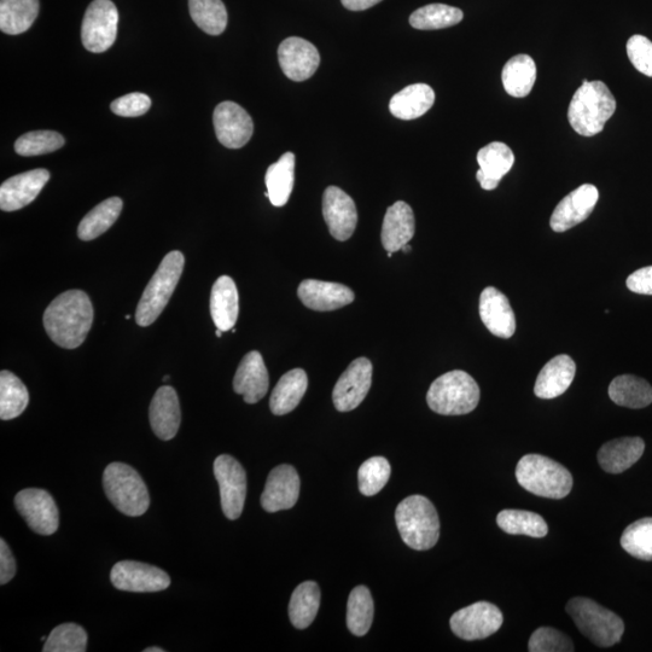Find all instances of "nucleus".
<instances>
[{"mask_svg": "<svg viewBox=\"0 0 652 652\" xmlns=\"http://www.w3.org/2000/svg\"><path fill=\"white\" fill-rule=\"evenodd\" d=\"M44 328L52 342L64 349L83 345L93 323V307L83 290L58 295L44 313Z\"/></svg>", "mask_w": 652, "mask_h": 652, "instance_id": "1", "label": "nucleus"}, {"mask_svg": "<svg viewBox=\"0 0 652 652\" xmlns=\"http://www.w3.org/2000/svg\"><path fill=\"white\" fill-rule=\"evenodd\" d=\"M616 100L603 81H582L568 108V119L576 133L593 137L603 131L614 115Z\"/></svg>", "mask_w": 652, "mask_h": 652, "instance_id": "2", "label": "nucleus"}, {"mask_svg": "<svg viewBox=\"0 0 652 652\" xmlns=\"http://www.w3.org/2000/svg\"><path fill=\"white\" fill-rule=\"evenodd\" d=\"M395 522L404 543L416 551H427L438 543L440 520L435 506L426 497L411 496L398 505Z\"/></svg>", "mask_w": 652, "mask_h": 652, "instance_id": "3", "label": "nucleus"}, {"mask_svg": "<svg viewBox=\"0 0 652 652\" xmlns=\"http://www.w3.org/2000/svg\"><path fill=\"white\" fill-rule=\"evenodd\" d=\"M521 487L535 496L563 499L572 492L573 476L562 464L541 454H527L516 468Z\"/></svg>", "mask_w": 652, "mask_h": 652, "instance_id": "4", "label": "nucleus"}, {"mask_svg": "<svg viewBox=\"0 0 652 652\" xmlns=\"http://www.w3.org/2000/svg\"><path fill=\"white\" fill-rule=\"evenodd\" d=\"M480 387L467 372L454 370L436 378L427 394L430 410L442 416L473 412L480 401Z\"/></svg>", "mask_w": 652, "mask_h": 652, "instance_id": "5", "label": "nucleus"}, {"mask_svg": "<svg viewBox=\"0 0 652 652\" xmlns=\"http://www.w3.org/2000/svg\"><path fill=\"white\" fill-rule=\"evenodd\" d=\"M184 265V255L178 250L167 254L162 260L139 301L136 311L139 326L147 328L161 316L183 275Z\"/></svg>", "mask_w": 652, "mask_h": 652, "instance_id": "6", "label": "nucleus"}, {"mask_svg": "<svg viewBox=\"0 0 652 652\" xmlns=\"http://www.w3.org/2000/svg\"><path fill=\"white\" fill-rule=\"evenodd\" d=\"M567 613L572 616L579 631L601 648H610L619 643L625 632V624L620 616L590 598L570 599Z\"/></svg>", "mask_w": 652, "mask_h": 652, "instance_id": "7", "label": "nucleus"}, {"mask_svg": "<svg viewBox=\"0 0 652 652\" xmlns=\"http://www.w3.org/2000/svg\"><path fill=\"white\" fill-rule=\"evenodd\" d=\"M103 487L110 503L122 514L137 517L148 511V487L130 465L119 462L109 464L104 470Z\"/></svg>", "mask_w": 652, "mask_h": 652, "instance_id": "8", "label": "nucleus"}, {"mask_svg": "<svg viewBox=\"0 0 652 652\" xmlns=\"http://www.w3.org/2000/svg\"><path fill=\"white\" fill-rule=\"evenodd\" d=\"M118 26L119 11L112 0H93L81 25V42L87 51L101 54L112 48Z\"/></svg>", "mask_w": 652, "mask_h": 652, "instance_id": "9", "label": "nucleus"}, {"mask_svg": "<svg viewBox=\"0 0 652 652\" xmlns=\"http://www.w3.org/2000/svg\"><path fill=\"white\" fill-rule=\"evenodd\" d=\"M214 475L220 487L221 509L231 521L240 518L247 498V474L240 462L221 454L214 462Z\"/></svg>", "mask_w": 652, "mask_h": 652, "instance_id": "10", "label": "nucleus"}, {"mask_svg": "<svg viewBox=\"0 0 652 652\" xmlns=\"http://www.w3.org/2000/svg\"><path fill=\"white\" fill-rule=\"evenodd\" d=\"M503 622V613L497 605L477 602L454 613L450 625L458 638L473 642L491 637L499 631Z\"/></svg>", "mask_w": 652, "mask_h": 652, "instance_id": "11", "label": "nucleus"}, {"mask_svg": "<svg viewBox=\"0 0 652 652\" xmlns=\"http://www.w3.org/2000/svg\"><path fill=\"white\" fill-rule=\"evenodd\" d=\"M15 506L33 532L51 535L60 526V514L55 500L44 489H23L15 497Z\"/></svg>", "mask_w": 652, "mask_h": 652, "instance_id": "12", "label": "nucleus"}, {"mask_svg": "<svg viewBox=\"0 0 652 652\" xmlns=\"http://www.w3.org/2000/svg\"><path fill=\"white\" fill-rule=\"evenodd\" d=\"M110 579L116 589L126 592H160L171 586L165 570L136 561L116 563Z\"/></svg>", "mask_w": 652, "mask_h": 652, "instance_id": "13", "label": "nucleus"}, {"mask_svg": "<svg viewBox=\"0 0 652 652\" xmlns=\"http://www.w3.org/2000/svg\"><path fill=\"white\" fill-rule=\"evenodd\" d=\"M213 122L215 135L226 148H243L253 136L252 116L235 102L220 103L214 110Z\"/></svg>", "mask_w": 652, "mask_h": 652, "instance_id": "14", "label": "nucleus"}, {"mask_svg": "<svg viewBox=\"0 0 652 652\" xmlns=\"http://www.w3.org/2000/svg\"><path fill=\"white\" fill-rule=\"evenodd\" d=\"M372 383V364L368 358L355 359L335 384L333 401L337 411L357 409L368 395Z\"/></svg>", "mask_w": 652, "mask_h": 652, "instance_id": "15", "label": "nucleus"}, {"mask_svg": "<svg viewBox=\"0 0 652 652\" xmlns=\"http://www.w3.org/2000/svg\"><path fill=\"white\" fill-rule=\"evenodd\" d=\"M323 217L331 236L337 241H348L357 229V206L352 197L337 186H329L324 191Z\"/></svg>", "mask_w": 652, "mask_h": 652, "instance_id": "16", "label": "nucleus"}, {"mask_svg": "<svg viewBox=\"0 0 652 652\" xmlns=\"http://www.w3.org/2000/svg\"><path fill=\"white\" fill-rule=\"evenodd\" d=\"M278 60L285 77L301 83L312 78L317 72L320 55L312 43L302 38L291 37L279 45Z\"/></svg>", "mask_w": 652, "mask_h": 652, "instance_id": "17", "label": "nucleus"}, {"mask_svg": "<svg viewBox=\"0 0 652 652\" xmlns=\"http://www.w3.org/2000/svg\"><path fill=\"white\" fill-rule=\"evenodd\" d=\"M599 200V191L595 185L584 184L558 203L552 213L550 225L555 232L573 229L590 217Z\"/></svg>", "mask_w": 652, "mask_h": 652, "instance_id": "18", "label": "nucleus"}, {"mask_svg": "<svg viewBox=\"0 0 652 652\" xmlns=\"http://www.w3.org/2000/svg\"><path fill=\"white\" fill-rule=\"evenodd\" d=\"M300 496V477L291 465L283 464L273 469L267 477L261 505L267 512L289 510L298 503Z\"/></svg>", "mask_w": 652, "mask_h": 652, "instance_id": "19", "label": "nucleus"}, {"mask_svg": "<svg viewBox=\"0 0 652 652\" xmlns=\"http://www.w3.org/2000/svg\"><path fill=\"white\" fill-rule=\"evenodd\" d=\"M49 179V171L38 168L5 180L0 186V208L4 212H15L31 205Z\"/></svg>", "mask_w": 652, "mask_h": 652, "instance_id": "20", "label": "nucleus"}, {"mask_svg": "<svg viewBox=\"0 0 652 652\" xmlns=\"http://www.w3.org/2000/svg\"><path fill=\"white\" fill-rule=\"evenodd\" d=\"M299 299L310 310L330 312L351 305L355 295L346 285L306 279L298 289Z\"/></svg>", "mask_w": 652, "mask_h": 652, "instance_id": "21", "label": "nucleus"}, {"mask_svg": "<svg viewBox=\"0 0 652 652\" xmlns=\"http://www.w3.org/2000/svg\"><path fill=\"white\" fill-rule=\"evenodd\" d=\"M480 317L489 333L510 339L516 331L515 313L508 298L497 288L488 287L480 296Z\"/></svg>", "mask_w": 652, "mask_h": 652, "instance_id": "22", "label": "nucleus"}, {"mask_svg": "<svg viewBox=\"0 0 652 652\" xmlns=\"http://www.w3.org/2000/svg\"><path fill=\"white\" fill-rule=\"evenodd\" d=\"M269 386V371L263 355L256 351L244 355L234 378L235 392L242 395L247 404L252 405L265 397Z\"/></svg>", "mask_w": 652, "mask_h": 652, "instance_id": "23", "label": "nucleus"}, {"mask_svg": "<svg viewBox=\"0 0 652 652\" xmlns=\"http://www.w3.org/2000/svg\"><path fill=\"white\" fill-rule=\"evenodd\" d=\"M150 426L162 441H170L177 435L182 413L176 389L163 386L157 389L149 409Z\"/></svg>", "mask_w": 652, "mask_h": 652, "instance_id": "24", "label": "nucleus"}, {"mask_svg": "<svg viewBox=\"0 0 652 652\" xmlns=\"http://www.w3.org/2000/svg\"><path fill=\"white\" fill-rule=\"evenodd\" d=\"M416 232L415 214L404 201L388 208L382 225L381 240L387 252L395 253L409 244Z\"/></svg>", "mask_w": 652, "mask_h": 652, "instance_id": "25", "label": "nucleus"}, {"mask_svg": "<svg viewBox=\"0 0 652 652\" xmlns=\"http://www.w3.org/2000/svg\"><path fill=\"white\" fill-rule=\"evenodd\" d=\"M480 170L476 173L483 190L492 191L498 188L502 179L511 171L515 163V155L508 145L493 142L482 148L477 154Z\"/></svg>", "mask_w": 652, "mask_h": 652, "instance_id": "26", "label": "nucleus"}, {"mask_svg": "<svg viewBox=\"0 0 652 652\" xmlns=\"http://www.w3.org/2000/svg\"><path fill=\"white\" fill-rule=\"evenodd\" d=\"M576 372L574 360L561 354L550 360L535 382L534 393L540 399H555L566 393Z\"/></svg>", "mask_w": 652, "mask_h": 652, "instance_id": "27", "label": "nucleus"}, {"mask_svg": "<svg viewBox=\"0 0 652 652\" xmlns=\"http://www.w3.org/2000/svg\"><path fill=\"white\" fill-rule=\"evenodd\" d=\"M240 314V298L234 279L221 276L215 281L211 293V316L217 329H234Z\"/></svg>", "mask_w": 652, "mask_h": 652, "instance_id": "28", "label": "nucleus"}, {"mask_svg": "<svg viewBox=\"0 0 652 652\" xmlns=\"http://www.w3.org/2000/svg\"><path fill=\"white\" fill-rule=\"evenodd\" d=\"M645 451L640 438H620L607 442L598 451V463L609 474H622L633 467Z\"/></svg>", "mask_w": 652, "mask_h": 652, "instance_id": "29", "label": "nucleus"}, {"mask_svg": "<svg viewBox=\"0 0 652 652\" xmlns=\"http://www.w3.org/2000/svg\"><path fill=\"white\" fill-rule=\"evenodd\" d=\"M435 92L427 84H415L405 87L393 96L389 110L400 120H415L421 118L434 106Z\"/></svg>", "mask_w": 652, "mask_h": 652, "instance_id": "30", "label": "nucleus"}, {"mask_svg": "<svg viewBox=\"0 0 652 652\" xmlns=\"http://www.w3.org/2000/svg\"><path fill=\"white\" fill-rule=\"evenodd\" d=\"M308 388V377L305 370L294 369L283 375L273 389L270 399V409L275 416H284L301 403Z\"/></svg>", "mask_w": 652, "mask_h": 652, "instance_id": "31", "label": "nucleus"}, {"mask_svg": "<svg viewBox=\"0 0 652 652\" xmlns=\"http://www.w3.org/2000/svg\"><path fill=\"white\" fill-rule=\"evenodd\" d=\"M295 155L285 153L281 159L267 168L265 196L273 206L287 205L295 183Z\"/></svg>", "mask_w": 652, "mask_h": 652, "instance_id": "32", "label": "nucleus"}, {"mask_svg": "<svg viewBox=\"0 0 652 652\" xmlns=\"http://www.w3.org/2000/svg\"><path fill=\"white\" fill-rule=\"evenodd\" d=\"M609 397L616 405L628 409H644L652 404V387L643 378L622 375L610 383Z\"/></svg>", "mask_w": 652, "mask_h": 652, "instance_id": "33", "label": "nucleus"}, {"mask_svg": "<svg viewBox=\"0 0 652 652\" xmlns=\"http://www.w3.org/2000/svg\"><path fill=\"white\" fill-rule=\"evenodd\" d=\"M506 92L515 98H523L533 90L537 80V66L531 56L517 55L505 64L502 73Z\"/></svg>", "mask_w": 652, "mask_h": 652, "instance_id": "34", "label": "nucleus"}, {"mask_svg": "<svg viewBox=\"0 0 652 652\" xmlns=\"http://www.w3.org/2000/svg\"><path fill=\"white\" fill-rule=\"evenodd\" d=\"M39 14V0H0V29L17 36L28 31Z\"/></svg>", "mask_w": 652, "mask_h": 652, "instance_id": "35", "label": "nucleus"}, {"mask_svg": "<svg viewBox=\"0 0 652 652\" xmlns=\"http://www.w3.org/2000/svg\"><path fill=\"white\" fill-rule=\"evenodd\" d=\"M124 202L119 197H110L87 213L78 227L81 241L96 240L107 232L120 217Z\"/></svg>", "mask_w": 652, "mask_h": 652, "instance_id": "36", "label": "nucleus"}, {"mask_svg": "<svg viewBox=\"0 0 652 652\" xmlns=\"http://www.w3.org/2000/svg\"><path fill=\"white\" fill-rule=\"evenodd\" d=\"M320 607V589L314 581L302 582L296 587L289 603L291 624L298 630L310 627Z\"/></svg>", "mask_w": 652, "mask_h": 652, "instance_id": "37", "label": "nucleus"}, {"mask_svg": "<svg viewBox=\"0 0 652 652\" xmlns=\"http://www.w3.org/2000/svg\"><path fill=\"white\" fill-rule=\"evenodd\" d=\"M28 389L13 372H0V418L3 421L17 418L27 409Z\"/></svg>", "mask_w": 652, "mask_h": 652, "instance_id": "38", "label": "nucleus"}, {"mask_svg": "<svg viewBox=\"0 0 652 652\" xmlns=\"http://www.w3.org/2000/svg\"><path fill=\"white\" fill-rule=\"evenodd\" d=\"M375 604L368 587L358 586L349 595L347 626L354 636L363 637L374 622Z\"/></svg>", "mask_w": 652, "mask_h": 652, "instance_id": "39", "label": "nucleus"}, {"mask_svg": "<svg viewBox=\"0 0 652 652\" xmlns=\"http://www.w3.org/2000/svg\"><path fill=\"white\" fill-rule=\"evenodd\" d=\"M497 523L503 532L511 535H528L532 538H544L549 527L544 518L535 512L525 510H503L499 512Z\"/></svg>", "mask_w": 652, "mask_h": 652, "instance_id": "40", "label": "nucleus"}, {"mask_svg": "<svg viewBox=\"0 0 652 652\" xmlns=\"http://www.w3.org/2000/svg\"><path fill=\"white\" fill-rule=\"evenodd\" d=\"M189 10L192 21L209 36L224 33L229 16L221 0H189Z\"/></svg>", "mask_w": 652, "mask_h": 652, "instance_id": "41", "label": "nucleus"}, {"mask_svg": "<svg viewBox=\"0 0 652 652\" xmlns=\"http://www.w3.org/2000/svg\"><path fill=\"white\" fill-rule=\"evenodd\" d=\"M464 19L461 9L446 4H429L410 16V25L421 31H435L458 25Z\"/></svg>", "mask_w": 652, "mask_h": 652, "instance_id": "42", "label": "nucleus"}, {"mask_svg": "<svg viewBox=\"0 0 652 652\" xmlns=\"http://www.w3.org/2000/svg\"><path fill=\"white\" fill-rule=\"evenodd\" d=\"M621 546L631 556L652 561V517L633 522L621 537Z\"/></svg>", "mask_w": 652, "mask_h": 652, "instance_id": "43", "label": "nucleus"}, {"mask_svg": "<svg viewBox=\"0 0 652 652\" xmlns=\"http://www.w3.org/2000/svg\"><path fill=\"white\" fill-rule=\"evenodd\" d=\"M392 468L384 457H372L362 464L358 473L360 492L366 497L376 496L386 487Z\"/></svg>", "mask_w": 652, "mask_h": 652, "instance_id": "44", "label": "nucleus"}, {"mask_svg": "<svg viewBox=\"0 0 652 652\" xmlns=\"http://www.w3.org/2000/svg\"><path fill=\"white\" fill-rule=\"evenodd\" d=\"M87 633L77 624H63L54 628L46 640L44 652H85Z\"/></svg>", "mask_w": 652, "mask_h": 652, "instance_id": "45", "label": "nucleus"}, {"mask_svg": "<svg viewBox=\"0 0 652 652\" xmlns=\"http://www.w3.org/2000/svg\"><path fill=\"white\" fill-rule=\"evenodd\" d=\"M64 143V138L55 131H33L17 139L15 150L21 156H38L54 153Z\"/></svg>", "mask_w": 652, "mask_h": 652, "instance_id": "46", "label": "nucleus"}, {"mask_svg": "<svg viewBox=\"0 0 652 652\" xmlns=\"http://www.w3.org/2000/svg\"><path fill=\"white\" fill-rule=\"evenodd\" d=\"M531 652H573L574 644L566 634L551 627H540L529 639Z\"/></svg>", "mask_w": 652, "mask_h": 652, "instance_id": "47", "label": "nucleus"}, {"mask_svg": "<svg viewBox=\"0 0 652 652\" xmlns=\"http://www.w3.org/2000/svg\"><path fill=\"white\" fill-rule=\"evenodd\" d=\"M627 55L634 68L652 78V42L644 36H633L627 42Z\"/></svg>", "mask_w": 652, "mask_h": 652, "instance_id": "48", "label": "nucleus"}, {"mask_svg": "<svg viewBox=\"0 0 652 652\" xmlns=\"http://www.w3.org/2000/svg\"><path fill=\"white\" fill-rule=\"evenodd\" d=\"M150 107V97L141 92L130 93L110 104L112 112L122 118H137L147 113Z\"/></svg>", "mask_w": 652, "mask_h": 652, "instance_id": "49", "label": "nucleus"}, {"mask_svg": "<svg viewBox=\"0 0 652 652\" xmlns=\"http://www.w3.org/2000/svg\"><path fill=\"white\" fill-rule=\"evenodd\" d=\"M627 288L640 295H652V266L633 272L626 281Z\"/></svg>", "mask_w": 652, "mask_h": 652, "instance_id": "50", "label": "nucleus"}, {"mask_svg": "<svg viewBox=\"0 0 652 652\" xmlns=\"http://www.w3.org/2000/svg\"><path fill=\"white\" fill-rule=\"evenodd\" d=\"M16 574V562L5 540H0V584H8Z\"/></svg>", "mask_w": 652, "mask_h": 652, "instance_id": "51", "label": "nucleus"}, {"mask_svg": "<svg viewBox=\"0 0 652 652\" xmlns=\"http://www.w3.org/2000/svg\"><path fill=\"white\" fill-rule=\"evenodd\" d=\"M343 7L351 11H363L375 7L382 0H341Z\"/></svg>", "mask_w": 652, "mask_h": 652, "instance_id": "52", "label": "nucleus"}, {"mask_svg": "<svg viewBox=\"0 0 652 652\" xmlns=\"http://www.w3.org/2000/svg\"><path fill=\"white\" fill-rule=\"evenodd\" d=\"M143 651L144 652H163L165 650H163L161 648H157V646H153V648L144 649Z\"/></svg>", "mask_w": 652, "mask_h": 652, "instance_id": "53", "label": "nucleus"}, {"mask_svg": "<svg viewBox=\"0 0 652 652\" xmlns=\"http://www.w3.org/2000/svg\"><path fill=\"white\" fill-rule=\"evenodd\" d=\"M401 250H403L404 253H410L411 247L409 246V244H405V246Z\"/></svg>", "mask_w": 652, "mask_h": 652, "instance_id": "54", "label": "nucleus"}, {"mask_svg": "<svg viewBox=\"0 0 652 652\" xmlns=\"http://www.w3.org/2000/svg\"><path fill=\"white\" fill-rule=\"evenodd\" d=\"M223 333H224V331H221V330L217 329V333H215V334H217L218 337H221V335H223Z\"/></svg>", "mask_w": 652, "mask_h": 652, "instance_id": "55", "label": "nucleus"}, {"mask_svg": "<svg viewBox=\"0 0 652 652\" xmlns=\"http://www.w3.org/2000/svg\"><path fill=\"white\" fill-rule=\"evenodd\" d=\"M168 380H170V376L163 377V382H167Z\"/></svg>", "mask_w": 652, "mask_h": 652, "instance_id": "56", "label": "nucleus"}, {"mask_svg": "<svg viewBox=\"0 0 652 652\" xmlns=\"http://www.w3.org/2000/svg\"><path fill=\"white\" fill-rule=\"evenodd\" d=\"M388 258H392L393 253L387 252Z\"/></svg>", "mask_w": 652, "mask_h": 652, "instance_id": "57", "label": "nucleus"}]
</instances>
